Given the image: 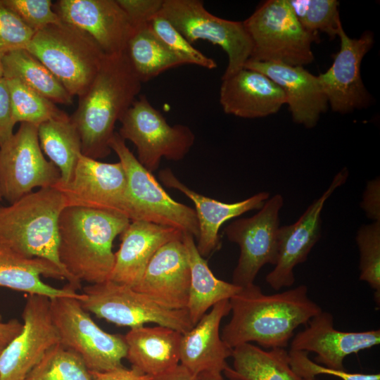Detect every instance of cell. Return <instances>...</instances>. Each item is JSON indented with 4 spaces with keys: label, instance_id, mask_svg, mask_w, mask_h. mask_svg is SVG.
<instances>
[{
    "label": "cell",
    "instance_id": "f546056e",
    "mask_svg": "<svg viewBox=\"0 0 380 380\" xmlns=\"http://www.w3.org/2000/svg\"><path fill=\"white\" fill-rule=\"evenodd\" d=\"M41 149L59 170V182H68L82 154L78 131L68 114L38 125Z\"/></svg>",
    "mask_w": 380,
    "mask_h": 380
},
{
    "label": "cell",
    "instance_id": "ee69618b",
    "mask_svg": "<svg viewBox=\"0 0 380 380\" xmlns=\"http://www.w3.org/2000/svg\"><path fill=\"white\" fill-rule=\"evenodd\" d=\"M93 380H153V377L124 367L106 372L89 371Z\"/></svg>",
    "mask_w": 380,
    "mask_h": 380
},
{
    "label": "cell",
    "instance_id": "bcb514c9",
    "mask_svg": "<svg viewBox=\"0 0 380 380\" xmlns=\"http://www.w3.org/2000/svg\"><path fill=\"white\" fill-rule=\"evenodd\" d=\"M22 327L23 323L16 319L6 322H0V339L8 344L19 334Z\"/></svg>",
    "mask_w": 380,
    "mask_h": 380
},
{
    "label": "cell",
    "instance_id": "8992f818",
    "mask_svg": "<svg viewBox=\"0 0 380 380\" xmlns=\"http://www.w3.org/2000/svg\"><path fill=\"white\" fill-rule=\"evenodd\" d=\"M243 23L253 45L249 60L303 67L313 61L318 33L302 27L289 0L265 1Z\"/></svg>",
    "mask_w": 380,
    "mask_h": 380
},
{
    "label": "cell",
    "instance_id": "d6a6232c",
    "mask_svg": "<svg viewBox=\"0 0 380 380\" xmlns=\"http://www.w3.org/2000/svg\"><path fill=\"white\" fill-rule=\"evenodd\" d=\"M9 90L12 117L15 124L36 125L67 113L56 105L15 77H4Z\"/></svg>",
    "mask_w": 380,
    "mask_h": 380
},
{
    "label": "cell",
    "instance_id": "8d00e7d4",
    "mask_svg": "<svg viewBox=\"0 0 380 380\" xmlns=\"http://www.w3.org/2000/svg\"><path fill=\"white\" fill-rule=\"evenodd\" d=\"M151 31L184 65L191 64L212 70L217 67L216 62L196 49L174 26L160 13L148 23Z\"/></svg>",
    "mask_w": 380,
    "mask_h": 380
},
{
    "label": "cell",
    "instance_id": "74e56055",
    "mask_svg": "<svg viewBox=\"0 0 380 380\" xmlns=\"http://www.w3.org/2000/svg\"><path fill=\"white\" fill-rule=\"evenodd\" d=\"M35 32L0 0V56L26 49Z\"/></svg>",
    "mask_w": 380,
    "mask_h": 380
},
{
    "label": "cell",
    "instance_id": "4fadbf2b",
    "mask_svg": "<svg viewBox=\"0 0 380 380\" xmlns=\"http://www.w3.org/2000/svg\"><path fill=\"white\" fill-rule=\"evenodd\" d=\"M284 204L280 194L269 198L254 215L239 218L224 229L229 241L240 249L232 283L239 287L254 284L260 269L267 264L275 265L278 256L279 211Z\"/></svg>",
    "mask_w": 380,
    "mask_h": 380
},
{
    "label": "cell",
    "instance_id": "5bb4252c",
    "mask_svg": "<svg viewBox=\"0 0 380 380\" xmlns=\"http://www.w3.org/2000/svg\"><path fill=\"white\" fill-rule=\"evenodd\" d=\"M53 187L62 193L67 207L108 211L132 220L126 174L120 161L103 163L81 154L70 180Z\"/></svg>",
    "mask_w": 380,
    "mask_h": 380
},
{
    "label": "cell",
    "instance_id": "60d3db41",
    "mask_svg": "<svg viewBox=\"0 0 380 380\" xmlns=\"http://www.w3.org/2000/svg\"><path fill=\"white\" fill-rule=\"evenodd\" d=\"M125 11L134 29L147 25L160 13L164 0H117Z\"/></svg>",
    "mask_w": 380,
    "mask_h": 380
},
{
    "label": "cell",
    "instance_id": "d590c367",
    "mask_svg": "<svg viewBox=\"0 0 380 380\" xmlns=\"http://www.w3.org/2000/svg\"><path fill=\"white\" fill-rule=\"evenodd\" d=\"M356 241L360 252V279L374 291V300L380 304V221L362 226Z\"/></svg>",
    "mask_w": 380,
    "mask_h": 380
},
{
    "label": "cell",
    "instance_id": "8fae6325",
    "mask_svg": "<svg viewBox=\"0 0 380 380\" xmlns=\"http://www.w3.org/2000/svg\"><path fill=\"white\" fill-rule=\"evenodd\" d=\"M192 44L204 40L217 45L228 57L222 77L243 68L252 53V42L243 21L217 17L200 0H164L160 12Z\"/></svg>",
    "mask_w": 380,
    "mask_h": 380
},
{
    "label": "cell",
    "instance_id": "b9f144b4",
    "mask_svg": "<svg viewBox=\"0 0 380 380\" xmlns=\"http://www.w3.org/2000/svg\"><path fill=\"white\" fill-rule=\"evenodd\" d=\"M11 97L6 79L0 77V146L13 134Z\"/></svg>",
    "mask_w": 380,
    "mask_h": 380
},
{
    "label": "cell",
    "instance_id": "30bf717a",
    "mask_svg": "<svg viewBox=\"0 0 380 380\" xmlns=\"http://www.w3.org/2000/svg\"><path fill=\"white\" fill-rule=\"evenodd\" d=\"M118 132L137 148V160L149 172L156 171L163 158L182 160L193 146L196 137L191 128L170 125L145 95H140L120 120Z\"/></svg>",
    "mask_w": 380,
    "mask_h": 380
},
{
    "label": "cell",
    "instance_id": "836d02e7",
    "mask_svg": "<svg viewBox=\"0 0 380 380\" xmlns=\"http://www.w3.org/2000/svg\"><path fill=\"white\" fill-rule=\"evenodd\" d=\"M25 380H93L82 358L61 343L50 348Z\"/></svg>",
    "mask_w": 380,
    "mask_h": 380
},
{
    "label": "cell",
    "instance_id": "9c48e42d",
    "mask_svg": "<svg viewBox=\"0 0 380 380\" xmlns=\"http://www.w3.org/2000/svg\"><path fill=\"white\" fill-rule=\"evenodd\" d=\"M50 304L60 343L77 353L89 371L123 367L127 351L124 336L100 328L75 298L58 297L51 299Z\"/></svg>",
    "mask_w": 380,
    "mask_h": 380
},
{
    "label": "cell",
    "instance_id": "7a4b0ae2",
    "mask_svg": "<svg viewBox=\"0 0 380 380\" xmlns=\"http://www.w3.org/2000/svg\"><path fill=\"white\" fill-rule=\"evenodd\" d=\"M125 51L106 55L92 82L80 96L70 118L81 140L82 154L98 160L108 156L115 125L141 88Z\"/></svg>",
    "mask_w": 380,
    "mask_h": 380
},
{
    "label": "cell",
    "instance_id": "5b68a950",
    "mask_svg": "<svg viewBox=\"0 0 380 380\" xmlns=\"http://www.w3.org/2000/svg\"><path fill=\"white\" fill-rule=\"evenodd\" d=\"M26 49L70 94L78 97L89 87L106 56L87 34L63 21L36 32Z\"/></svg>",
    "mask_w": 380,
    "mask_h": 380
},
{
    "label": "cell",
    "instance_id": "9a60e30c",
    "mask_svg": "<svg viewBox=\"0 0 380 380\" xmlns=\"http://www.w3.org/2000/svg\"><path fill=\"white\" fill-rule=\"evenodd\" d=\"M50 298L29 295L22 313L23 327L0 357V380H25L44 354L60 343Z\"/></svg>",
    "mask_w": 380,
    "mask_h": 380
},
{
    "label": "cell",
    "instance_id": "484cf974",
    "mask_svg": "<svg viewBox=\"0 0 380 380\" xmlns=\"http://www.w3.org/2000/svg\"><path fill=\"white\" fill-rule=\"evenodd\" d=\"M181 230L146 221H130L120 234L109 280L134 286L156 252L166 243L182 239Z\"/></svg>",
    "mask_w": 380,
    "mask_h": 380
},
{
    "label": "cell",
    "instance_id": "6da1fadb",
    "mask_svg": "<svg viewBox=\"0 0 380 380\" xmlns=\"http://www.w3.org/2000/svg\"><path fill=\"white\" fill-rule=\"evenodd\" d=\"M232 317L221 337L233 349L255 342L268 350L285 348L294 331L322 311L308 293V287L295 288L270 295L255 284L241 287L229 299Z\"/></svg>",
    "mask_w": 380,
    "mask_h": 380
},
{
    "label": "cell",
    "instance_id": "681fc988",
    "mask_svg": "<svg viewBox=\"0 0 380 380\" xmlns=\"http://www.w3.org/2000/svg\"><path fill=\"white\" fill-rule=\"evenodd\" d=\"M4 77L3 68H2V64H1V57H0V77Z\"/></svg>",
    "mask_w": 380,
    "mask_h": 380
},
{
    "label": "cell",
    "instance_id": "7bdbcfd3",
    "mask_svg": "<svg viewBox=\"0 0 380 380\" xmlns=\"http://www.w3.org/2000/svg\"><path fill=\"white\" fill-rule=\"evenodd\" d=\"M361 207L368 218L380 221V179L379 177L367 182L363 194Z\"/></svg>",
    "mask_w": 380,
    "mask_h": 380
},
{
    "label": "cell",
    "instance_id": "cb8c5ba5",
    "mask_svg": "<svg viewBox=\"0 0 380 380\" xmlns=\"http://www.w3.org/2000/svg\"><path fill=\"white\" fill-rule=\"evenodd\" d=\"M231 312L229 300L214 305L194 327L182 335L179 364L196 376L222 374L228 366L232 349L222 341L220 331L222 319Z\"/></svg>",
    "mask_w": 380,
    "mask_h": 380
},
{
    "label": "cell",
    "instance_id": "7dc6e473",
    "mask_svg": "<svg viewBox=\"0 0 380 380\" xmlns=\"http://www.w3.org/2000/svg\"><path fill=\"white\" fill-rule=\"evenodd\" d=\"M198 376L201 380H224L222 374L218 373H203Z\"/></svg>",
    "mask_w": 380,
    "mask_h": 380
},
{
    "label": "cell",
    "instance_id": "3957f363",
    "mask_svg": "<svg viewBox=\"0 0 380 380\" xmlns=\"http://www.w3.org/2000/svg\"><path fill=\"white\" fill-rule=\"evenodd\" d=\"M130 220L121 214L66 207L58 220V253L73 281L99 284L110 279L115 263L113 243Z\"/></svg>",
    "mask_w": 380,
    "mask_h": 380
},
{
    "label": "cell",
    "instance_id": "d6986e66",
    "mask_svg": "<svg viewBox=\"0 0 380 380\" xmlns=\"http://www.w3.org/2000/svg\"><path fill=\"white\" fill-rule=\"evenodd\" d=\"M380 343V330L343 331L334 328V317L322 311L314 316L306 327L291 343V350L313 352L315 362L322 366L343 370L345 358Z\"/></svg>",
    "mask_w": 380,
    "mask_h": 380
},
{
    "label": "cell",
    "instance_id": "4316f807",
    "mask_svg": "<svg viewBox=\"0 0 380 380\" xmlns=\"http://www.w3.org/2000/svg\"><path fill=\"white\" fill-rule=\"evenodd\" d=\"M182 334L170 327H137L124 336L125 358L137 372L153 377L160 375L179 364Z\"/></svg>",
    "mask_w": 380,
    "mask_h": 380
},
{
    "label": "cell",
    "instance_id": "52a82bcc",
    "mask_svg": "<svg viewBox=\"0 0 380 380\" xmlns=\"http://www.w3.org/2000/svg\"><path fill=\"white\" fill-rule=\"evenodd\" d=\"M80 300L88 312L120 327L131 328L154 323L184 334L192 324L186 309L162 306L132 286L111 280L89 284L82 289Z\"/></svg>",
    "mask_w": 380,
    "mask_h": 380
},
{
    "label": "cell",
    "instance_id": "ba28073f",
    "mask_svg": "<svg viewBox=\"0 0 380 380\" xmlns=\"http://www.w3.org/2000/svg\"><path fill=\"white\" fill-rule=\"evenodd\" d=\"M110 148L121 163L127 177V191L132 217L174 227L198 236V222L194 209L172 199L127 146L125 141L115 132Z\"/></svg>",
    "mask_w": 380,
    "mask_h": 380
},
{
    "label": "cell",
    "instance_id": "f1b7e54d",
    "mask_svg": "<svg viewBox=\"0 0 380 380\" xmlns=\"http://www.w3.org/2000/svg\"><path fill=\"white\" fill-rule=\"evenodd\" d=\"M231 357L232 367L223 371L230 380H309L291 368L285 348L264 350L248 343L234 348Z\"/></svg>",
    "mask_w": 380,
    "mask_h": 380
},
{
    "label": "cell",
    "instance_id": "7c38bea8",
    "mask_svg": "<svg viewBox=\"0 0 380 380\" xmlns=\"http://www.w3.org/2000/svg\"><path fill=\"white\" fill-rule=\"evenodd\" d=\"M37 129L36 125L22 122L0 146V193L9 204L35 188L52 187L61 179L58 168L44 156Z\"/></svg>",
    "mask_w": 380,
    "mask_h": 380
},
{
    "label": "cell",
    "instance_id": "1f68e13d",
    "mask_svg": "<svg viewBox=\"0 0 380 380\" xmlns=\"http://www.w3.org/2000/svg\"><path fill=\"white\" fill-rule=\"evenodd\" d=\"M126 53L141 83L184 63L151 31L148 24L137 27Z\"/></svg>",
    "mask_w": 380,
    "mask_h": 380
},
{
    "label": "cell",
    "instance_id": "2e32d148",
    "mask_svg": "<svg viewBox=\"0 0 380 380\" xmlns=\"http://www.w3.org/2000/svg\"><path fill=\"white\" fill-rule=\"evenodd\" d=\"M348 174V170L343 168L334 176L327 190L308 206L295 223L279 227L277 261L265 278L274 290L279 291L294 284L295 267L307 260L321 236V213L324 205L334 191L346 182Z\"/></svg>",
    "mask_w": 380,
    "mask_h": 380
},
{
    "label": "cell",
    "instance_id": "d4e9b609",
    "mask_svg": "<svg viewBox=\"0 0 380 380\" xmlns=\"http://www.w3.org/2000/svg\"><path fill=\"white\" fill-rule=\"evenodd\" d=\"M220 103L223 111L243 118L276 113L286 103L282 89L264 74L243 68L222 77Z\"/></svg>",
    "mask_w": 380,
    "mask_h": 380
},
{
    "label": "cell",
    "instance_id": "7402d4cb",
    "mask_svg": "<svg viewBox=\"0 0 380 380\" xmlns=\"http://www.w3.org/2000/svg\"><path fill=\"white\" fill-rule=\"evenodd\" d=\"M243 68L264 74L282 89L294 122L312 128L327 110L328 100L318 77L303 66L248 60Z\"/></svg>",
    "mask_w": 380,
    "mask_h": 380
},
{
    "label": "cell",
    "instance_id": "e0dca14e",
    "mask_svg": "<svg viewBox=\"0 0 380 380\" xmlns=\"http://www.w3.org/2000/svg\"><path fill=\"white\" fill-rule=\"evenodd\" d=\"M53 8L61 21L87 34L105 54L126 51L134 29L117 0H59Z\"/></svg>",
    "mask_w": 380,
    "mask_h": 380
},
{
    "label": "cell",
    "instance_id": "e575fe53",
    "mask_svg": "<svg viewBox=\"0 0 380 380\" xmlns=\"http://www.w3.org/2000/svg\"><path fill=\"white\" fill-rule=\"evenodd\" d=\"M289 3L298 22L310 32H322L334 39L343 27L336 0H289Z\"/></svg>",
    "mask_w": 380,
    "mask_h": 380
},
{
    "label": "cell",
    "instance_id": "f6af8a7d",
    "mask_svg": "<svg viewBox=\"0 0 380 380\" xmlns=\"http://www.w3.org/2000/svg\"><path fill=\"white\" fill-rule=\"evenodd\" d=\"M153 380H201L181 364L173 369L153 377Z\"/></svg>",
    "mask_w": 380,
    "mask_h": 380
},
{
    "label": "cell",
    "instance_id": "603a6c76",
    "mask_svg": "<svg viewBox=\"0 0 380 380\" xmlns=\"http://www.w3.org/2000/svg\"><path fill=\"white\" fill-rule=\"evenodd\" d=\"M158 175L165 186L179 191L194 203L199 229L196 248L203 258L220 249L221 241L219 230L223 223L248 211L260 209L270 197L268 192L262 191L243 201L227 203L203 196L189 188L177 179L170 168L160 170Z\"/></svg>",
    "mask_w": 380,
    "mask_h": 380
},
{
    "label": "cell",
    "instance_id": "f907efd6",
    "mask_svg": "<svg viewBox=\"0 0 380 380\" xmlns=\"http://www.w3.org/2000/svg\"><path fill=\"white\" fill-rule=\"evenodd\" d=\"M2 199H3V198H2L1 195V193H0V201H1Z\"/></svg>",
    "mask_w": 380,
    "mask_h": 380
},
{
    "label": "cell",
    "instance_id": "83f0119b",
    "mask_svg": "<svg viewBox=\"0 0 380 380\" xmlns=\"http://www.w3.org/2000/svg\"><path fill=\"white\" fill-rule=\"evenodd\" d=\"M182 242L187 252L190 267L186 310L194 325L214 305L223 300H229L241 287L214 275L207 260L199 253L192 234L184 232Z\"/></svg>",
    "mask_w": 380,
    "mask_h": 380
},
{
    "label": "cell",
    "instance_id": "ac0fdd59",
    "mask_svg": "<svg viewBox=\"0 0 380 380\" xmlns=\"http://www.w3.org/2000/svg\"><path fill=\"white\" fill-rule=\"evenodd\" d=\"M338 35L340 50L334 56L331 66L317 77L332 110L345 113L365 106L369 101L360 66L374 44V36L372 32L365 31L359 38L352 39L343 27Z\"/></svg>",
    "mask_w": 380,
    "mask_h": 380
},
{
    "label": "cell",
    "instance_id": "ffe728a7",
    "mask_svg": "<svg viewBox=\"0 0 380 380\" xmlns=\"http://www.w3.org/2000/svg\"><path fill=\"white\" fill-rule=\"evenodd\" d=\"M189 286L187 252L182 239H176L156 252L132 288L162 306L183 310L187 307Z\"/></svg>",
    "mask_w": 380,
    "mask_h": 380
},
{
    "label": "cell",
    "instance_id": "ab89813d",
    "mask_svg": "<svg viewBox=\"0 0 380 380\" xmlns=\"http://www.w3.org/2000/svg\"><path fill=\"white\" fill-rule=\"evenodd\" d=\"M289 362L291 368L300 376L309 380H315L319 374L336 376L342 380H380V374L351 373L322 366L310 360L308 352L303 350H289Z\"/></svg>",
    "mask_w": 380,
    "mask_h": 380
},
{
    "label": "cell",
    "instance_id": "c3c4849f",
    "mask_svg": "<svg viewBox=\"0 0 380 380\" xmlns=\"http://www.w3.org/2000/svg\"><path fill=\"white\" fill-rule=\"evenodd\" d=\"M7 343L0 339V357Z\"/></svg>",
    "mask_w": 380,
    "mask_h": 380
},
{
    "label": "cell",
    "instance_id": "44dd1931",
    "mask_svg": "<svg viewBox=\"0 0 380 380\" xmlns=\"http://www.w3.org/2000/svg\"><path fill=\"white\" fill-rule=\"evenodd\" d=\"M0 287L49 298H85L70 277L50 261L27 258L0 243Z\"/></svg>",
    "mask_w": 380,
    "mask_h": 380
},
{
    "label": "cell",
    "instance_id": "4dcf8cb0",
    "mask_svg": "<svg viewBox=\"0 0 380 380\" xmlns=\"http://www.w3.org/2000/svg\"><path fill=\"white\" fill-rule=\"evenodd\" d=\"M1 57L4 77H15L54 103L72 105L73 96L51 72L27 49Z\"/></svg>",
    "mask_w": 380,
    "mask_h": 380
},
{
    "label": "cell",
    "instance_id": "f35d334b",
    "mask_svg": "<svg viewBox=\"0 0 380 380\" xmlns=\"http://www.w3.org/2000/svg\"><path fill=\"white\" fill-rule=\"evenodd\" d=\"M35 32L61 22L51 0H1Z\"/></svg>",
    "mask_w": 380,
    "mask_h": 380
},
{
    "label": "cell",
    "instance_id": "277c9868",
    "mask_svg": "<svg viewBox=\"0 0 380 380\" xmlns=\"http://www.w3.org/2000/svg\"><path fill=\"white\" fill-rule=\"evenodd\" d=\"M67 207L55 187L39 189L7 206L0 205V243L27 258L46 259L58 267L78 286L61 264L58 220Z\"/></svg>",
    "mask_w": 380,
    "mask_h": 380
}]
</instances>
